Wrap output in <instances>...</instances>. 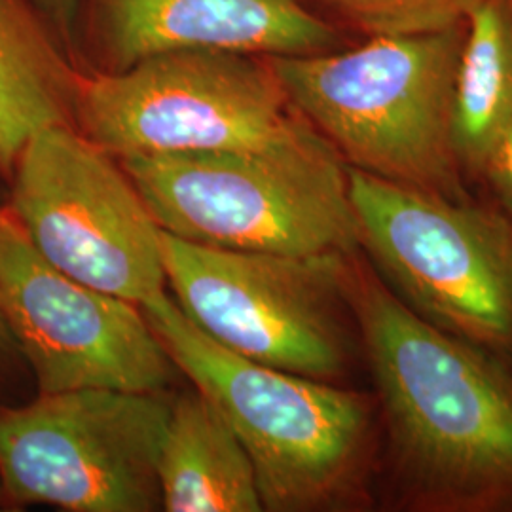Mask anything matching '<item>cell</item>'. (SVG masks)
<instances>
[{
  "mask_svg": "<svg viewBox=\"0 0 512 512\" xmlns=\"http://www.w3.org/2000/svg\"><path fill=\"white\" fill-rule=\"evenodd\" d=\"M344 281L403 509L512 512L507 357L421 319L359 251Z\"/></svg>",
  "mask_w": 512,
  "mask_h": 512,
  "instance_id": "6da1fadb",
  "label": "cell"
},
{
  "mask_svg": "<svg viewBox=\"0 0 512 512\" xmlns=\"http://www.w3.org/2000/svg\"><path fill=\"white\" fill-rule=\"evenodd\" d=\"M143 311L173 363L236 431L255 469L262 511L365 505L376 454V401L222 348L167 293Z\"/></svg>",
  "mask_w": 512,
  "mask_h": 512,
  "instance_id": "7a4b0ae2",
  "label": "cell"
},
{
  "mask_svg": "<svg viewBox=\"0 0 512 512\" xmlns=\"http://www.w3.org/2000/svg\"><path fill=\"white\" fill-rule=\"evenodd\" d=\"M465 23L372 37L317 55L270 57L296 110L344 160L384 181L467 200L454 141Z\"/></svg>",
  "mask_w": 512,
  "mask_h": 512,
  "instance_id": "3957f363",
  "label": "cell"
},
{
  "mask_svg": "<svg viewBox=\"0 0 512 512\" xmlns=\"http://www.w3.org/2000/svg\"><path fill=\"white\" fill-rule=\"evenodd\" d=\"M118 162L175 238L275 255L359 251L348 165L308 120L260 147Z\"/></svg>",
  "mask_w": 512,
  "mask_h": 512,
  "instance_id": "277c9868",
  "label": "cell"
},
{
  "mask_svg": "<svg viewBox=\"0 0 512 512\" xmlns=\"http://www.w3.org/2000/svg\"><path fill=\"white\" fill-rule=\"evenodd\" d=\"M359 249L421 319L512 355V219L348 167Z\"/></svg>",
  "mask_w": 512,
  "mask_h": 512,
  "instance_id": "5b68a950",
  "label": "cell"
},
{
  "mask_svg": "<svg viewBox=\"0 0 512 512\" xmlns=\"http://www.w3.org/2000/svg\"><path fill=\"white\" fill-rule=\"evenodd\" d=\"M160 241L177 306L222 348L332 384L348 374L355 348L344 281L348 255L232 251L164 230Z\"/></svg>",
  "mask_w": 512,
  "mask_h": 512,
  "instance_id": "8992f818",
  "label": "cell"
},
{
  "mask_svg": "<svg viewBox=\"0 0 512 512\" xmlns=\"http://www.w3.org/2000/svg\"><path fill=\"white\" fill-rule=\"evenodd\" d=\"M270 57L183 50L78 80L74 126L116 160L268 145L300 128Z\"/></svg>",
  "mask_w": 512,
  "mask_h": 512,
  "instance_id": "52a82bcc",
  "label": "cell"
},
{
  "mask_svg": "<svg viewBox=\"0 0 512 512\" xmlns=\"http://www.w3.org/2000/svg\"><path fill=\"white\" fill-rule=\"evenodd\" d=\"M162 393L74 389L0 412V482L14 501L69 512L162 509Z\"/></svg>",
  "mask_w": 512,
  "mask_h": 512,
  "instance_id": "ba28073f",
  "label": "cell"
},
{
  "mask_svg": "<svg viewBox=\"0 0 512 512\" xmlns=\"http://www.w3.org/2000/svg\"><path fill=\"white\" fill-rule=\"evenodd\" d=\"M10 179L12 215L59 272L141 308L165 294L160 226L120 162L74 126L37 131Z\"/></svg>",
  "mask_w": 512,
  "mask_h": 512,
  "instance_id": "9c48e42d",
  "label": "cell"
},
{
  "mask_svg": "<svg viewBox=\"0 0 512 512\" xmlns=\"http://www.w3.org/2000/svg\"><path fill=\"white\" fill-rule=\"evenodd\" d=\"M0 313L40 395L164 393L179 370L141 306L59 272L10 209H0Z\"/></svg>",
  "mask_w": 512,
  "mask_h": 512,
  "instance_id": "30bf717a",
  "label": "cell"
},
{
  "mask_svg": "<svg viewBox=\"0 0 512 512\" xmlns=\"http://www.w3.org/2000/svg\"><path fill=\"white\" fill-rule=\"evenodd\" d=\"M84 12L99 73L183 50L293 57L357 42L304 0H86Z\"/></svg>",
  "mask_w": 512,
  "mask_h": 512,
  "instance_id": "8fae6325",
  "label": "cell"
},
{
  "mask_svg": "<svg viewBox=\"0 0 512 512\" xmlns=\"http://www.w3.org/2000/svg\"><path fill=\"white\" fill-rule=\"evenodd\" d=\"M80 73L33 0H0V173L12 177L27 141L74 126ZM76 128V126H74Z\"/></svg>",
  "mask_w": 512,
  "mask_h": 512,
  "instance_id": "7c38bea8",
  "label": "cell"
},
{
  "mask_svg": "<svg viewBox=\"0 0 512 512\" xmlns=\"http://www.w3.org/2000/svg\"><path fill=\"white\" fill-rule=\"evenodd\" d=\"M158 480L162 511H262L251 459L217 404L198 387L171 403Z\"/></svg>",
  "mask_w": 512,
  "mask_h": 512,
  "instance_id": "4fadbf2b",
  "label": "cell"
},
{
  "mask_svg": "<svg viewBox=\"0 0 512 512\" xmlns=\"http://www.w3.org/2000/svg\"><path fill=\"white\" fill-rule=\"evenodd\" d=\"M511 116V6L507 0H480L465 21L454 97V141L465 179L480 181Z\"/></svg>",
  "mask_w": 512,
  "mask_h": 512,
  "instance_id": "5bb4252c",
  "label": "cell"
},
{
  "mask_svg": "<svg viewBox=\"0 0 512 512\" xmlns=\"http://www.w3.org/2000/svg\"><path fill=\"white\" fill-rule=\"evenodd\" d=\"M357 40L444 31L465 23L480 0H304Z\"/></svg>",
  "mask_w": 512,
  "mask_h": 512,
  "instance_id": "9a60e30c",
  "label": "cell"
},
{
  "mask_svg": "<svg viewBox=\"0 0 512 512\" xmlns=\"http://www.w3.org/2000/svg\"><path fill=\"white\" fill-rule=\"evenodd\" d=\"M480 181L490 184L497 207L512 219V116L490 150Z\"/></svg>",
  "mask_w": 512,
  "mask_h": 512,
  "instance_id": "2e32d148",
  "label": "cell"
},
{
  "mask_svg": "<svg viewBox=\"0 0 512 512\" xmlns=\"http://www.w3.org/2000/svg\"><path fill=\"white\" fill-rule=\"evenodd\" d=\"M61 46L73 55L78 48V21L82 0H33Z\"/></svg>",
  "mask_w": 512,
  "mask_h": 512,
  "instance_id": "e0dca14e",
  "label": "cell"
},
{
  "mask_svg": "<svg viewBox=\"0 0 512 512\" xmlns=\"http://www.w3.org/2000/svg\"><path fill=\"white\" fill-rule=\"evenodd\" d=\"M10 344H14V340H12V336H10V332H8V327H6L4 319H2V313H0V349L6 348V346H10Z\"/></svg>",
  "mask_w": 512,
  "mask_h": 512,
  "instance_id": "ac0fdd59",
  "label": "cell"
},
{
  "mask_svg": "<svg viewBox=\"0 0 512 512\" xmlns=\"http://www.w3.org/2000/svg\"><path fill=\"white\" fill-rule=\"evenodd\" d=\"M507 2H509V6H511V10H512V0H507Z\"/></svg>",
  "mask_w": 512,
  "mask_h": 512,
  "instance_id": "d6986e66",
  "label": "cell"
}]
</instances>
